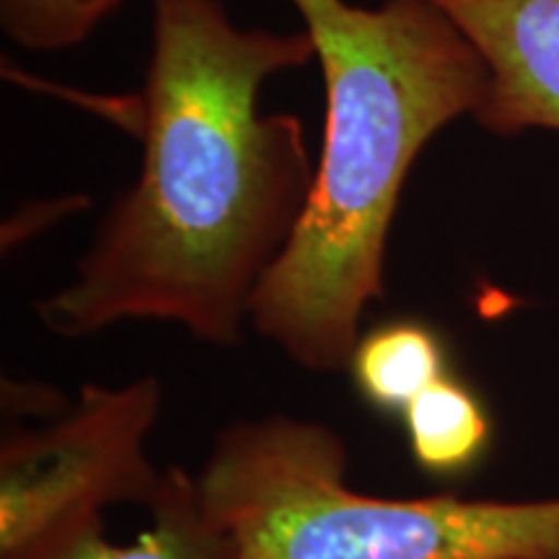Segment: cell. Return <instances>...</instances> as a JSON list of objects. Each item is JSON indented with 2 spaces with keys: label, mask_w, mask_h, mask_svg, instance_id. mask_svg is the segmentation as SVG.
<instances>
[{
  "label": "cell",
  "mask_w": 559,
  "mask_h": 559,
  "mask_svg": "<svg viewBox=\"0 0 559 559\" xmlns=\"http://www.w3.org/2000/svg\"><path fill=\"white\" fill-rule=\"evenodd\" d=\"M151 3L143 166L73 280L37 313L62 337L164 321L207 345L234 347L293 239L317 171L304 124L262 115L260 91L275 73L317 58V47L306 29H239L221 0Z\"/></svg>",
  "instance_id": "1"
},
{
  "label": "cell",
  "mask_w": 559,
  "mask_h": 559,
  "mask_svg": "<svg viewBox=\"0 0 559 559\" xmlns=\"http://www.w3.org/2000/svg\"><path fill=\"white\" fill-rule=\"evenodd\" d=\"M324 70V145L293 239L251 306V330L317 376L347 370L362 313L386 296L404 181L445 124L477 115L487 68L432 0H290Z\"/></svg>",
  "instance_id": "2"
},
{
  "label": "cell",
  "mask_w": 559,
  "mask_h": 559,
  "mask_svg": "<svg viewBox=\"0 0 559 559\" xmlns=\"http://www.w3.org/2000/svg\"><path fill=\"white\" fill-rule=\"evenodd\" d=\"M194 479L236 559H559V498L362 492L345 438L285 412L226 425Z\"/></svg>",
  "instance_id": "3"
},
{
  "label": "cell",
  "mask_w": 559,
  "mask_h": 559,
  "mask_svg": "<svg viewBox=\"0 0 559 559\" xmlns=\"http://www.w3.org/2000/svg\"><path fill=\"white\" fill-rule=\"evenodd\" d=\"M164 412L158 376L120 386L88 383L58 417L3 432L0 555L68 519L115 506L148 508L166 469L148 456Z\"/></svg>",
  "instance_id": "4"
},
{
  "label": "cell",
  "mask_w": 559,
  "mask_h": 559,
  "mask_svg": "<svg viewBox=\"0 0 559 559\" xmlns=\"http://www.w3.org/2000/svg\"><path fill=\"white\" fill-rule=\"evenodd\" d=\"M487 68L477 122L498 135L559 132V0H432Z\"/></svg>",
  "instance_id": "5"
},
{
  "label": "cell",
  "mask_w": 559,
  "mask_h": 559,
  "mask_svg": "<svg viewBox=\"0 0 559 559\" xmlns=\"http://www.w3.org/2000/svg\"><path fill=\"white\" fill-rule=\"evenodd\" d=\"M145 510L151 523L128 544L109 539L104 513H88L47 528L0 559H236L234 539L210 519L192 472L169 466Z\"/></svg>",
  "instance_id": "6"
},
{
  "label": "cell",
  "mask_w": 559,
  "mask_h": 559,
  "mask_svg": "<svg viewBox=\"0 0 559 559\" xmlns=\"http://www.w3.org/2000/svg\"><path fill=\"white\" fill-rule=\"evenodd\" d=\"M347 373L368 407L402 417L425 389L451 370L440 334L423 321L400 319L360 334Z\"/></svg>",
  "instance_id": "7"
},
{
  "label": "cell",
  "mask_w": 559,
  "mask_h": 559,
  "mask_svg": "<svg viewBox=\"0 0 559 559\" xmlns=\"http://www.w3.org/2000/svg\"><path fill=\"white\" fill-rule=\"evenodd\" d=\"M409 453L430 477H461L485 456L489 417L477 394L449 373L402 412Z\"/></svg>",
  "instance_id": "8"
},
{
  "label": "cell",
  "mask_w": 559,
  "mask_h": 559,
  "mask_svg": "<svg viewBox=\"0 0 559 559\" xmlns=\"http://www.w3.org/2000/svg\"><path fill=\"white\" fill-rule=\"evenodd\" d=\"M122 0H0V24L26 50L81 45Z\"/></svg>",
  "instance_id": "9"
},
{
  "label": "cell",
  "mask_w": 559,
  "mask_h": 559,
  "mask_svg": "<svg viewBox=\"0 0 559 559\" xmlns=\"http://www.w3.org/2000/svg\"><path fill=\"white\" fill-rule=\"evenodd\" d=\"M70 402L73 400L62 396L60 389L47 386V383L3 379V409L13 412L16 417L34 415L45 423V419H52L60 412H66Z\"/></svg>",
  "instance_id": "10"
}]
</instances>
